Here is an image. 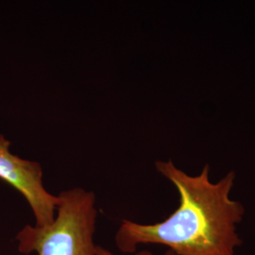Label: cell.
I'll return each instance as SVG.
<instances>
[{"label": "cell", "mask_w": 255, "mask_h": 255, "mask_svg": "<svg viewBox=\"0 0 255 255\" xmlns=\"http://www.w3.org/2000/svg\"><path fill=\"white\" fill-rule=\"evenodd\" d=\"M96 195L80 187L58 196L54 221L46 226L26 225L17 235L21 254L96 255Z\"/></svg>", "instance_id": "7a4b0ae2"}, {"label": "cell", "mask_w": 255, "mask_h": 255, "mask_svg": "<svg viewBox=\"0 0 255 255\" xmlns=\"http://www.w3.org/2000/svg\"><path fill=\"white\" fill-rule=\"evenodd\" d=\"M9 147L10 142L0 133V179L24 196L32 210L36 226L51 224L56 216L58 196L46 190L42 165L12 154Z\"/></svg>", "instance_id": "3957f363"}, {"label": "cell", "mask_w": 255, "mask_h": 255, "mask_svg": "<svg viewBox=\"0 0 255 255\" xmlns=\"http://www.w3.org/2000/svg\"><path fill=\"white\" fill-rule=\"evenodd\" d=\"M96 255H115L113 253H111L110 251L108 250H106V249H104L103 247L101 246H97V250H96ZM134 255H153L150 252H148V251H142V252H139V253H137ZM176 255L174 254L173 252H171V251H167L166 253H165V255Z\"/></svg>", "instance_id": "277c9868"}, {"label": "cell", "mask_w": 255, "mask_h": 255, "mask_svg": "<svg viewBox=\"0 0 255 255\" xmlns=\"http://www.w3.org/2000/svg\"><path fill=\"white\" fill-rule=\"evenodd\" d=\"M156 169L173 183L180 205L162 222L139 224L123 219L116 244L125 254H134L138 245L168 247L176 255H236L242 240L237 224L244 216L243 205L230 199L236 173L229 172L219 182L209 179V164L199 176H190L171 160L157 161Z\"/></svg>", "instance_id": "6da1fadb"}]
</instances>
